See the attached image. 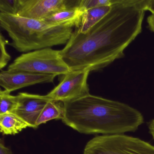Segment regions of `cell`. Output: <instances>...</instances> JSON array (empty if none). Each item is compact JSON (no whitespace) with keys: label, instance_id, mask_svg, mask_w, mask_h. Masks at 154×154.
<instances>
[{"label":"cell","instance_id":"cell-3","mask_svg":"<svg viewBox=\"0 0 154 154\" xmlns=\"http://www.w3.org/2000/svg\"><path fill=\"white\" fill-rule=\"evenodd\" d=\"M0 26L12 40L9 45L21 53L66 44L73 32L70 27L4 13H0Z\"/></svg>","mask_w":154,"mask_h":154},{"label":"cell","instance_id":"cell-13","mask_svg":"<svg viewBox=\"0 0 154 154\" xmlns=\"http://www.w3.org/2000/svg\"><path fill=\"white\" fill-rule=\"evenodd\" d=\"M63 104L60 102L50 100L40 113L36 122V126L53 119H62L63 117Z\"/></svg>","mask_w":154,"mask_h":154},{"label":"cell","instance_id":"cell-6","mask_svg":"<svg viewBox=\"0 0 154 154\" xmlns=\"http://www.w3.org/2000/svg\"><path fill=\"white\" fill-rule=\"evenodd\" d=\"M90 73L89 70H77L65 75L60 83L46 96L50 100L64 103L89 95L87 80Z\"/></svg>","mask_w":154,"mask_h":154},{"label":"cell","instance_id":"cell-7","mask_svg":"<svg viewBox=\"0 0 154 154\" xmlns=\"http://www.w3.org/2000/svg\"><path fill=\"white\" fill-rule=\"evenodd\" d=\"M78 1L18 0L17 15L36 20H44L62 10L78 6Z\"/></svg>","mask_w":154,"mask_h":154},{"label":"cell","instance_id":"cell-11","mask_svg":"<svg viewBox=\"0 0 154 154\" xmlns=\"http://www.w3.org/2000/svg\"><path fill=\"white\" fill-rule=\"evenodd\" d=\"M111 6L94 8L85 11L82 18V24L77 28L80 33L85 34L101 20L111 9Z\"/></svg>","mask_w":154,"mask_h":154},{"label":"cell","instance_id":"cell-14","mask_svg":"<svg viewBox=\"0 0 154 154\" xmlns=\"http://www.w3.org/2000/svg\"><path fill=\"white\" fill-rule=\"evenodd\" d=\"M8 91H0V115L8 113H14L18 104L17 96H13Z\"/></svg>","mask_w":154,"mask_h":154},{"label":"cell","instance_id":"cell-4","mask_svg":"<svg viewBox=\"0 0 154 154\" xmlns=\"http://www.w3.org/2000/svg\"><path fill=\"white\" fill-rule=\"evenodd\" d=\"M9 72L65 75L72 70L62 57L60 50L46 48L22 54L8 67Z\"/></svg>","mask_w":154,"mask_h":154},{"label":"cell","instance_id":"cell-12","mask_svg":"<svg viewBox=\"0 0 154 154\" xmlns=\"http://www.w3.org/2000/svg\"><path fill=\"white\" fill-rule=\"evenodd\" d=\"M28 127L26 123L15 113L0 115L1 132L4 135H15Z\"/></svg>","mask_w":154,"mask_h":154},{"label":"cell","instance_id":"cell-5","mask_svg":"<svg viewBox=\"0 0 154 154\" xmlns=\"http://www.w3.org/2000/svg\"><path fill=\"white\" fill-rule=\"evenodd\" d=\"M83 154H154V146L124 134L103 135L89 140Z\"/></svg>","mask_w":154,"mask_h":154},{"label":"cell","instance_id":"cell-19","mask_svg":"<svg viewBox=\"0 0 154 154\" xmlns=\"http://www.w3.org/2000/svg\"><path fill=\"white\" fill-rule=\"evenodd\" d=\"M0 154H12V153L9 149L5 147L4 144L2 142H1V144H0Z\"/></svg>","mask_w":154,"mask_h":154},{"label":"cell","instance_id":"cell-8","mask_svg":"<svg viewBox=\"0 0 154 154\" xmlns=\"http://www.w3.org/2000/svg\"><path fill=\"white\" fill-rule=\"evenodd\" d=\"M56 76L53 75L2 70L0 73V85L5 90L11 93L34 85L53 83Z\"/></svg>","mask_w":154,"mask_h":154},{"label":"cell","instance_id":"cell-21","mask_svg":"<svg viewBox=\"0 0 154 154\" xmlns=\"http://www.w3.org/2000/svg\"><path fill=\"white\" fill-rule=\"evenodd\" d=\"M151 12L152 14H154V0L153 1V4H152V9H151Z\"/></svg>","mask_w":154,"mask_h":154},{"label":"cell","instance_id":"cell-2","mask_svg":"<svg viewBox=\"0 0 154 154\" xmlns=\"http://www.w3.org/2000/svg\"><path fill=\"white\" fill-rule=\"evenodd\" d=\"M63 104L62 121L82 134H124L144 123L142 113L129 105L91 94Z\"/></svg>","mask_w":154,"mask_h":154},{"label":"cell","instance_id":"cell-9","mask_svg":"<svg viewBox=\"0 0 154 154\" xmlns=\"http://www.w3.org/2000/svg\"><path fill=\"white\" fill-rule=\"evenodd\" d=\"M18 104L14 113L30 128H37L36 122L47 103L50 100L46 95L20 93Z\"/></svg>","mask_w":154,"mask_h":154},{"label":"cell","instance_id":"cell-18","mask_svg":"<svg viewBox=\"0 0 154 154\" xmlns=\"http://www.w3.org/2000/svg\"><path fill=\"white\" fill-rule=\"evenodd\" d=\"M147 22L149 29L154 32V14H152L148 17Z\"/></svg>","mask_w":154,"mask_h":154},{"label":"cell","instance_id":"cell-16","mask_svg":"<svg viewBox=\"0 0 154 154\" xmlns=\"http://www.w3.org/2000/svg\"><path fill=\"white\" fill-rule=\"evenodd\" d=\"M18 0H0V13L17 15Z\"/></svg>","mask_w":154,"mask_h":154},{"label":"cell","instance_id":"cell-20","mask_svg":"<svg viewBox=\"0 0 154 154\" xmlns=\"http://www.w3.org/2000/svg\"><path fill=\"white\" fill-rule=\"evenodd\" d=\"M148 127L149 133L152 136L154 140V119L151 120L148 123Z\"/></svg>","mask_w":154,"mask_h":154},{"label":"cell","instance_id":"cell-15","mask_svg":"<svg viewBox=\"0 0 154 154\" xmlns=\"http://www.w3.org/2000/svg\"><path fill=\"white\" fill-rule=\"evenodd\" d=\"M114 0H80L78 6L86 11L94 8L114 5Z\"/></svg>","mask_w":154,"mask_h":154},{"label":"cell","instance_id":"cell-10","mask_svg":"<svg viewBox=\"0 0 154 154\" xmlns=\"http://www.w3.org/2000/svg\"><path fill=\"white\" fill-rule=\"evenodd\" d=\"M85 10L78 6L62 10L51 15L44 21L53 25L79 28Z\"/></svg>","mask_w":154,"mask_h":154},{"label":"cell","instance_id":"cell-17","mask_svg":"<svg viewBox=\"0 0 154 154\" xmlns=\"http://www.w3.org/2000/svg\"><path fill=\"white\" fill-rule=\"evenodd\" d=\"M9 43L8 40L5 39L2 34L0 35V49H1V54H0V69L2 70L8 64V63L11 59V57L7 52L6 48V45H9Z\"/></svg>","mask_w":154,"mask_h":154},{"label":"cell","instance_id":"cell-1","mask_svg":"<svg viewBox=\"0 0 154 154\" xmlns=\"http://www.w3.org/2000/svg\"><path fill=\"white\" fill-rule=\"evenodd\" d=\"M145 11L136 0H116L110 11L88 32L75 28L62 57L72 71H99L124 56L128 46L141 33Z\"/></svg>","mask_w":154,"mask_h":154}]
</instances>
